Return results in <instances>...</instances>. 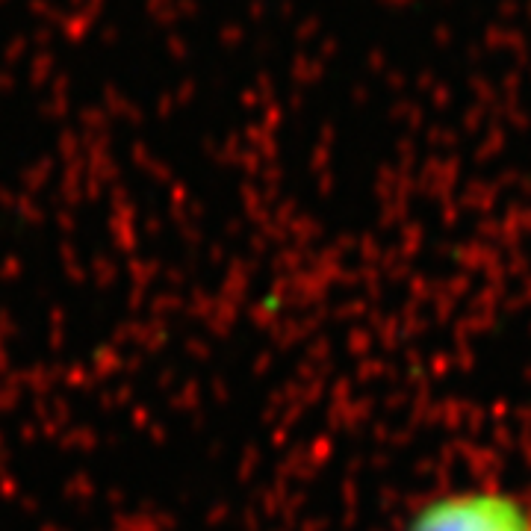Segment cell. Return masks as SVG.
I'll return each mask as SVG.
<instances>
[{"label":"cell","mask_w":531,"mask_h":531,"mask_svg":"<svg viewBox=\"0 0 531 531\" xmlns=\"http://www.w3.org/2000/svg\"><path fill=\"white\" fill-rule=\"evenodd\" d=\"M402 531H531V508L499 487H461L416 505Z\"/></svg>","instance_id":"cell-1"}]
</instances>
